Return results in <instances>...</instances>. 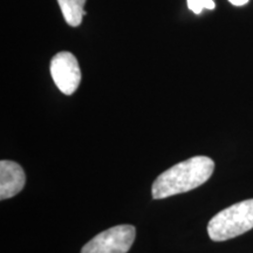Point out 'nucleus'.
Masks as SVG:
<instances>
[{
    "label": "nucleus",
    "instance_id": "nucleus-6",
    "mask_svg": "<svg viewBox=\"0 0 253 253\" xmlns=\"http://www.w3.org/2000/svg\"><path fill=\"white\" fill-rule=\"evenodd\" d=\"M58 4L66 23L72 27L80 26L84 15L86 14L84 9L86 0H58Z\"/></svg>",
    "mask_w": 253,
    "mask_h": 253
},
{
    "label": "nucleus",
    "instance_id": "nucleus-3",
    "mask_svg": "<svg viewBox=\"0 0 253 253\" xmlns=\"http://www.w3.org/2000/svg\"><path fill=\"white\" fill-rule=\"evenodd\" d=\"M135 236L132 225H116L95 236L82 248L81 253H126Z\"/></svg>",
    "mask_w": 253,
    "mask_h": 253
},
{
    "label": "nucleus",
    "instance_id": "nucleus-8",
    "mask_svg": "<svg viewBox=\"0 0 253 253\" xmlns=\"http://www.w3.org/2000/svg\"><path fill=\"white\" fill-rule=\"evenodd\" d=\"M229 1L235 6H243V5L248 4L249 0H229Z\"/></svg>",
    "mask_w": 253,
    "mask_h": 253
},
{
    "label": "nucleus",
    "instance_id": "nucleus-7",
    "mask_svg": "<svg viewBox=\"0 0 253 253\" xmlns=\"http://www.w3.org/2000/svg\"><path fill=\"white\" fill-rule=\"evenodd\" d=\"M188 1V7L196 14L202 13L204 8L213 9L214 1L213 0H186Z\"/></svg>",
    "mask_w": 253,
    "mask_h": 253
},
{
    "label": "nucleus",
    "instance_id": "nucleus-1",
    "mask_svg": "<svg viewBox=\"0 0 253 253\" xmlns=\"http://www.w3.org/2000/svg\"><path fill=\"white\" fill-rule=\"evenodd\" d=\"M214 162L210 157L195 156L166 170L153 183L154 199H164L194 190L212 176Z\"/></svg>",
    "mask_w": 253,
    "mask_h": 253
},
{
    "label": "nucleus",
    "instance_id": "nucleus-4",
    "mask_svg": "<svg viewBox=\"0 0 253 253\" xmlns=\"http://www.w3.org/2000/svg\"><path fill=\"white\" fill-rule=\"evenodd\" d=\"M50 75L59 90L72 95L81 82V71L77 58L69 52H60L50 61Z\"/></svg>",
    "mask_w": 253,
    "mask_h": 253
},
{
    "label": "nucleus",
    "instance_id": "nucleus-2",
    "mask_svg": "<svg viewBox=\"0 0 253 253\" xmlns=\"http://www.w3.org/2000/svg\"><path fill=\"white\" fill-rule=\"evenodd\" d=\"M253 229V198L224 209L208 224L209 237L213 242L236 238Z\"/></svg>",
    "mask_w": 253,
    "mask_h": 253
},
{
    "label": "nucleus",
    "instance_id": "nucleus-5",
    "mask_svg": "<svg viewBox=\"0 0 253 253\" xmlns=\"http://www.w3.org/2000/svg\"><path fill=\"white\" fill-rule=\"evenodd\" d=\"M26 183L24 169L13 161L0 162V199L5 201L13 197L23 190Z\"/></svg>",
    "mask_w": 253,
    "mask_h": 253
}]
</instances>
